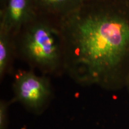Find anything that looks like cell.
Wrapping results in <instances>:
<instances>
[{
    "label": "cell",
    "instance_id": "6",
    "mask_svg": "<svg viewBox=\"0 0 129 129\" xmlns=\"http://www.w3.org/2000/svg\"><path fill=\"white\" fill-rule=\"evenodd\" d=\"M16 57L13 37L0 30V79L2 81L7 74L13 71Z\"/></svg>",
    "mask_w": 129,
    "mask_h": 129
},
{
    "label": "cell",
    "instance_id": "2",
    "mask_svg": "<svg viewBox=\"0 0 129 129\" xmlns=\"http://www.w3.org/2000/svg\"><path fill=\"white\" fill-rule=\"evenodd\" d=\"M59 20L37 14L13 37L16 58L46 76L65 74Z\"/></svg>",
    "mask_w": 129,
    "mask_h": 129
},
{
    "label": "cell",
    "instance_id": "10",
    "mask_svg": "<svg viewBox=\"0 0 129 129\" xmlns=\"http://www.w3.org/2000/svg\"><path fill=\"white\" fill-rule=\"evenodd\" d=\"M6 0H0V9L4 6Z\"/></svg>",
    "mask_w": 129,
    "mask_h": 129
},
{
    "label": "cell",
    "instance_id": "4",
    "mask_svg": "<svg viewBox=\"0 0 129 129\" xmlns=\"http://www.w3.org/2000/svg\"><path fill=\"white\" fill-rule=\"evenodd\" d=\"M36 14L32 0H6L0 9V30L14 37Z\"/></svg>",
    "mask_w": 129,
    "mask_h": 129
},
{
    "label": "cell",
    "instance_id": "5",
    "mask_svg": "<svg viewBox=\"0 0 129 129\" xmlns=\"http://www.w3.org/2000/svg\"><path fill=\"white\" fill-rule=\"evenodd\" d=\"M36 14L60 20L83 4V0H32Z\"/></svg>",
    "mask_w": 129,
    "mask_h": 129
},
{
    "label": "cell",
    "instance_id": "9",
    "mask_svg": "<svg viewBox=\"0 0 129 129\" xmlns=\"http://www.w3.org/2000/svg\"><path fill=\"white\" fill-rule=\"evenodd\" d=\"M125 85H126V87L128 88V90H129V72H128V76H127V80H126V83H125Z\"/></svg>",
    "mask_w": 129,
    "mask_h": 129
},
{
    "label": "cell",
    "instance_id": "1",
    "mask_svg": "<svg viewBox=\"0 0 129 129\" xmlns=\"http://www.w3.org/2000/svg\"><path fill=\"white\" fill-rule=\"evenodd\" d=\"M65 74L82 86L115 90L129 72V7L123 0L83 3L59 20Z\"/></svg>",
    "mask_w": 129,
    "mask_h": 129
},
{
    "label": "cell",
    "instance_id": "7",
    "mask_svg": "<svg viewBox=\"0 0 129 129\" xmlns=\"http://www.w3.org/2000/svg\"><path fill=\"white\" fill-rule=\"evenodd\" d=\"M13 100L6 101L1 99L0 101V129H7L9 125V106Z\"/></svg>",
    "mask_w": 129,
    "mask_h": 129
},
{
    "label": "cell",
    "instance_id": "3",
    "mask_svg": "<svg viewBox=\"0 0 129 129\" xmlns=\"http://www.w3.org/2000/svg\"><path fill=\"white\" fill-rule=\"evenodd\" d=\"M12 88L13 102L20 103L27 111L37 115L47 109L53 98L50 78L44 75H37L31 69L16 72Z\"/></svg>",
    "mask_w": 129,
    "mask_h": 129
},
{
    "label": "cell",
    "instance_id": "8",
    "mask_svg": "<svg viewBox=\"0 0 129 129\" xmlns=\"http://www.w3.org/2000/svg\"><path fill=\"white\" fill-rule=\"evenodd\" d=\"M112 1V0H83L84 3H97V2H104V1Z\"/></svg>",
    "mask_w": 129,
    "mask_h": 129
},
{
    "label": "cell",
    "instance_id": "11",
    "mask_svg": "<svg viewBox=\"0 0 129 129\" xmlns=\"http://www.w3.org/2000/svg\"><path fill=\"white\" fill-rule=\"evenodd\" d=\"M124 3L129 7V0H123Z\"/></svg>",
    "mask_w": 129,
    "mask_h": 129
}]
</instances>
